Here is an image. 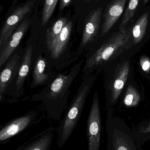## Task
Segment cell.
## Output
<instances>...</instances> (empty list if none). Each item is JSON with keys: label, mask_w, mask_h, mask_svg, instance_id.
<instances>
[{"label": "cell", "mask_w": 150, "mask_h": 150, "mask_svg": "<svg viewBox=\"0 0 150 150\" xmlns=\"http://www.w3.org/2000/svg\"><path fill=\"white\" fill-rule=\"evenodd\" d=\"M130 30L119 31L113 34L86 60L84 69L103 65L115 59L133 45Z\"/></svg>", "instance_id": "2"}, {"label": "cell", "mask_w": 150, "mask_h": 150, "mask_svg": "<svg viewBox=\"0 0 150 150\" xmlns=\"http://www.w3.org/2000/svg\"><path fill=\"white\" fill-rule=\"evenodd\" d=\"M58 0H45L42 10L41 25H45L53 13Z\"/></svg>", "instance_id": "22"}, {"label": "cell", "mask_w": 150, "mask_h": 150, "mask_svg": "<svg viewBox=\"0 0 150 150\" xmlns=\"http://www.w3.org/2000/svg\"><path fill=\"white\" fill-rule=\"evenodd\" d=\"M54 129L48 128L37 134L15 150H50L54 137Z\"/></svg>", "instance_id": "10"}, {"label": "cell", "mask_w": 150, "mask_h": 150, "mask_svg": "<svg viewBox=\"0 0 150 150\" xmlns=\"http://www.w3.org/2000/svg\"><path fill=\"white\" fill-rule=\"evenodd\" d=\"M140 64L144 72L149 74L150 72V59L148 56L143 55L141 57Z\"/></svg>", "instance_id": "23"}, {"label": "cell", "mask_w": 150, "mask_h": 150, "mask_svg": "<svg viewBox=\"0 0 150 150\" xmlns=\"http://www.w3.org/2000/svg\"><path fill=\"white\" fill-rule=\"evenodd\" d=\"M141 96L136 89L129 85L127 89L124 99V104L127 107H135L140 103Z\"/></svg>", "instance_id": "21"}, {"label": "cell", "mask_w": 150, "mask_h": 150, "mask_svg": "<svg viewBox=\"0 0 150 150\" xmlns=\"http://www.w3.org/2000/svg\"><path fill=\"white\" fill-rule=\"evenodd\" d=\"M83 62L80 61L72 67L69 73L67 75H60L55 79L50 86L49 97L50 98L56 99L63 95L70 86L73 81L79 73Z\"/></svg>", "instance_id": "8"}, {"label": "cell", "mask_w": 150, "mask_h": 150, "mask_svg": "<svg viewBox=\"0 0 150 150\" xmlns=\"http://www.w3.org/2000/svg\"><path fill=\"white\" fill-rule=\"evenodd\" d=\"M127 0H113L107 7L101 26V37L105 36L120 17Z\"/></svg>", "instance_id": "11"}, {"label": "cell", "mask_w": 150, "mask_h": 150, "mask_svg": "<svg viewBox=\"0 0 150 150\" xmlns=\"http://www.w3.org/2000/svg\"><path fill=\"white\" fill-rule=\"evenodd\" d=\"M20 56L18 54L10 57L0 77V98L5 92L6 88L20 68Z\"/></svg>", "instance_id": "13"}, {"label": "cell", "mask_w": 150, "mask_h": 150, "mask_svg": "<svg viewBox=\"0 0 150 150\" xmlns=\"http://www.w3.org/2000/svg\"><path fill=\"white\" fill-rule=\"evenodd\" d=\"M68 22L67 18H61L48 29L46 33V43L48 50L50 49Z\"/></svg>", "instance_id": "17"}, {"label": "cell", "mask_w": 150, "mask_h": 150, "mask_svg": "<svg viewBox=\"0 0 150 150\" xmlns=\"http://www.w3.org/2000/svg\"><path fill=\"white\" fill-rule=\"evenodd\" d=\"M141 150H144L142 148L141 149Z\"/></svg>", "instance_id": "26"}, {"label": "cell", "mask_w": 150, "mask_h": 150, "mask_svg": "<svg viewBox=\"0 0 150 150\" xmlns=\"http://www.w3.org/2000/svg\"><path fill=\"white\" fill-rule=\"evenodd\" d=\"M107 150H141V145L133 131L120 119L108 120L106 125Z\"/></svg>", "instance_id": "3"}, {"label": "cell", "mask_w": 150, "mask_h": 150, "mask_svg": "<svg viewBox=\"0 0 150 150\" xmlns=\"http://www.w3.org/2000/svg\"><path fill=\"white\" fill-rule=\"evenodd\" d=\"M135 138L141 145L150 141V119L140 123L132 130Z\"/></svg>", "instance_id": "19"}, {"label": "cell", "mask_w": 150, "mask_h": 150, "mask_svg": "<svg viewBox=\"0 0 150 150\" xmlns=\"http://www.w3.org/2000/svg\"><path fill=\"white\" fill-rule=\"evenodd\" d=\"M149 13H144L133 26L131 31L133 43L135 45L140 43L143 39L148 26Z\"/></svg>", "instance_id": "18"}, {"label": "cell", "mask_w": 150, "mask_h": 150, "mask_svg": "<svg viewBox=\"0 0 150 150\" xmlns=\"http://www.w3.org/2000/svg\"><path fill=\"white\" fill-rule=\"evenodd\" d=\"M34 4L33 1H28L23 5L17 8L5 21L0 34V48L6 44L13 33L31 10Z\"/></svg>", "instance_id": "5"}, {"label": "cell", "mask_w": 150, "mask_h": 150, "mask_svg": "<svg viewBox=\"0 0 150 150\" xmlns=\"http://www.w3.org/2000/svg\"><path fill=\"white\" fill-rule=\"evenodd\" d=\"M34 117V114L30 112L16 118L4 125L0 130V144H4L32 125Z\"/></svg>", "instance_id": "6"}, {"label": "cell", "mask_w": 150, "mask_h": 150, "mask_svg": "<svg viewBox=\"0 0 150 150\" xmlns=\"http://www.w3.org/2000/svg\"><path fill=\"white\" fill-rule=\"evenodd\" d=\"M95 79V76H91L84 80L60 125L57 129V145L60 149L65 145L75 130Z\"/></svg>", "instance_id": "1"}, {"label": "cell", "mask_w": 150, "mask_h": 150, "mask_svg": "<svg viewBox=\"0 0 150 150\" xmlns=\"http://www.w3.org/2000/svg\"><path fill=\"white\" fill-rule=\"evenodd\" d=\"M149 1V0H144V3L145 4H147V3Z\"/></svg>", "instance_id": "25"}, {"label": "cell", "mask_w": 150, "mask_h": 150, "mask_svg": "<svg viewBox=\"0 0 150 150\" xmlns=\"http://www.w3.org/2000/svg\"><path fill=\"white\" fill-rule=\"evenodd\" d=\"M30 20L26 18L19 24L6 44L0 48V67L7 61L17 48L24 35L28 30Z\"/></svg>", "instance_id": "7"}, {"label": "cell", "mask_w": 150, "mask_h": 150, "mask_svg": "<svg viewBox=\"0 0 150 150\" xmlns=\"http://www.w3.org/2000/svg\"><path fill=\"white\" fill-rule=\"evenodd\" d=\"M33 47L31 45L27 46L22 59V64L20 66L16 81V87L17 91L21 89L24 82L29 73L32 59Z\"/></svg>", "instance_id": "15"}, {"label": "cell", "mask_w": 150, "mask_h": 150, "mask_svg": "<svg viewBox=\"0 0 150 150\" xmlns=\"http://www.w3.org/2000/svg\"><path fill=\"white\" fill-rule=\"evenodd\" d=\"M139 0L129 1V3L125 11L122 20L120 25L119 30L121 31L124 32L127 30L126 27L134 17L139 4Z\"/></svg>", "instance_id": "20"}, {"label": "cell", "mask_w": 150, "mask_h": 150, "mask_svg": "<svg viewBox=\"0 0 150 150\" xmlns=\"http://www.w3.org/2000/svg\"><path fill=\"white\" fill-rule=\"evenodd\" d=\"M88 1H89V0H88Z\"/></svg>", "instance_id": "27"}, {"label": "cell", "mask_w": 150, "mask_h": 150, "mask_svg": "<svg viewBox=\"0 0 150 150\" xmlns=\"http://www.w3.org/2000/svg\"><path fill=\"white\" fill-rule=\"evenodd\" d=\"M46 67L45 59L41 56L38 57L34 64L31 87L42 84L48 78V75L44 73Z\"/></svg>", "instance_id": "16"}, {"label": "cell", "mask_w": 150, "mask_h": 150, "mask_svg": "<svg viewBox=\"0 0 150 150\" xmlns=\"http://www.w3.org/2000/svg\"><path fill=\"white\" fill-rule=\"evenodd\" d=\"M101 118L98 93L93 96L90 111L87 122L88 150H100L101 144Z\"/></svg>", "instance_id": "4"}, {"label": "cell", "mask_w": 150, "mask_h": 150, "mask_svg": "<svg viewBox=\"0 0 150 150\" xmlns=\"http://www.w3.org/2000/svg\"><path fill=\"white\" fill-rule=\"evenodd\" d=\"M72 0H60V10L62 11L65 8L68 7L69 4L71 2Z\"/></svg>", "instance_id": "24"}, {"label": "cell", "mask_w": 150, "mask_h": 150, "mask_svg": "<svg viewBox=\"0 0 150 150\" xmlns=\"http://www.w3.org/2000/svg\"><path fill=\"white\" fill-rule=\"evenodd\" d=\"M102 11L103 9L99 8L93 11L89 15L85 22L78 51L92 42L97 37L100 27Z\"/></svg>", "instance_id": "9"}, {"label": "cell", "mask_w": 150, "mask_h": 150, "mask_svg": "<svg viewBox=\"0 0 150 150\" xmlns=\"http://www.w3.org/2000/svg\"><path fill=\"white\" fill-rule=\"evenodd\" d=\"M72 28V23L71 21H69L48 50L51 53V57L53 59H57L63 52L69 40Z\"/></svg>", "instance_id": "14"}, {"label": "cell", "mask_w": 150, "mask_h": 150, "mask_svg": "<svg viewBox=\"0 0 150 150\" xmlns=\"http://www.w3.org/2000/svg\"><path fill=\"white\" fill-rule=\"evenodd\" d=\"M130 65L124 62L116 69L111 87V100L113 103L118 99L122 91L129 75Z\"/></svg>", "instance_id": "12"}]
</instances>
